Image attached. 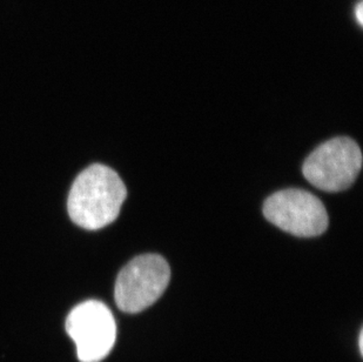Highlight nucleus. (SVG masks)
<instances>
[{
  "label": "nucleus",
  "mask_w": 363,
  "mask_h": 362,
  "mask_svg": "<svg viewBox=\"0 0 363 362\" xmlns=\"http://www.w3.org/2000/svg\"><path fill=\"white\" fill-rule=\"evenodd\" d=\"M126 197V186L117 172L105 165H91L69 191V218L82 229H104L118 218Z\"/></svg>",
  "instance_id": "obj_1"
},
{
  "label": "nucleus",
  "mask_w": 363,
  "mask_h": 362,
  "mask_svg": "<svg viewBox=\"0 0 363 362\" xmlns=\"http://www.w3.org/2000/svg\"><path fill=\"white\" fill-rule=\"evenodd\" d=\"M171 279L167 261L158 254L137 256L118 275L114 299L126 313H139L162 297Z\"/></svg>",
  "instance_id": "obj_2"
},
{
  "label": "nucleus",
  "mask_w": 363,
  "mask_h": 362,
  "mask_svg": "<svg viewBox=\"0 0 363 362\" xmlns=\"http://www.w3.org/2000/svg\"><path fill=\"white\" fill-rule=\"evenodd\" d=\"M362 168L360 147L350 138H334L320 145L307 159L302 172L316 188L325 192L350 187Z\"/></svg>",
  "instance_id": "obj_3"
},
{
  "label": "nucleus",
  "mask_w": 363,
  "mask_h": 362,
  "mask_svg": "<svg viewBox=\"0 0 363 362\" xmlns=\"http://www.w3.org/2000/svg\"><path fill=\"white\" fill-rule=\"evenodd\" d=\"M66 331L76 344L80 362H99L113 349L117 324L106 305L89 300L71 311L66 319Z\"/></svg>",
  "instance_id": "obj_4"
},
{
  "label": "nucleus",
  "mask_w": 363,
  "mask_h": 362,
  "mask_svg": "<svg viewBox=\"0 0 363 362\" xmlns=\"http://www.w3.org/2000/svg\"><path fill=\"white\" fill-rule=\"evenodd\" d=\"M264 216L273 225L296 236H318L328 227V214L321 200L296 188L271 195L264 202Z\"/></svg>",
  "instance_id": "obj_5"
},
{
  "label": "nucleus",
  "mask_w": 363,
  "mask_h": 362,
  "mask_svg": "<svg viewBox=\"0 0 363 362\" xmlns=\"http://www.w3.org/2000/svg\"><path fill=\"white\" fill-rule=\"evenodd\" d=\"M353 18L354 21H355V23H357V24L359 25V26H362V0H357V3L354 4Z\"/></svg>",
  "instance_id": "obj_6"
},
{
  "label": "nucleus",
  "mask_w": 363,
  "mask_h": 362,
  "mask_svg": "<svg viewBox=\"0 0 363 362\" xmlns=\"http://www.w3.org/2000/svg\"><path fill=\"white\" fill-rule=\"evenodd\" d=\"M363 333H362V331H361V333H360V338H359V346H360V352H361V354H362L363 353Z\"/></svg>",
  "instance_id": "obj_7"
}]
</instances>
